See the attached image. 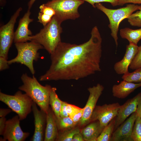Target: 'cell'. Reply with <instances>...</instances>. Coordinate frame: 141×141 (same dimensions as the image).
<instances>
[{"mask_svg":"<svg viewBox=\"0 0 141 141\" xmlns=\"http://www.w3.org/2000/svg\"><path fill=\"white\" fill-rule=\"evenodd\" d=\"M87 41L80 44L62 42L50 55L51 64L41 81L78 80L100 72L102 39L97 27Z\"/></svg>","mask_w":141,"mask_h":141,"instance_id":"1","label":"cell"},{"mask_svg":"<svg viewBox=\"0 0 141 141\" xmlns=\"http://www.w3.org/2000/svg\"><path fill=\"white\" fill-rule=\"evenodd\" d=\"M104 89V86L99 84L88 89L89 95L86 103L83 108V116L79 122L80 126H83L89 122L97 102Z\"/></svg>","mask_w":141,"mask_h":141,"instance_id":"11","label":"cell"},{"mask_svg":"<svg viewBox=\"0 0 141 141\" xmlns=\"http://www.w3.org/2000/svg\"><path fill=\"white\" fill-rule=\"evenodd\" d=\"M141 4V0H118V5L122 6L127 3Z\"/></svg>","mask_w":141,"mask_h":141,"instance_id":"36","label":"cell"},{"mask_svg":"<svg viewBox=\"0 0 141 141\" xmlns=\"http://www.w3.org/2000/svg\"><path fill=\"white\" fill-rule=\"evenodd\" d=\"M20 120L18 115L6 120L3 138H0V141H24L26 140L30 133L22 131L20 125Z\"/></svg>","mask_w":141,"mask_h":141,"instance_id":"10","label":"cell"},{"mask_svg":"<svg viewBox=\"0 0 141 141\" xmlns=\"http://www.w3.org/2000/svg\"><path fill=\"white\" fill-rule=\"evenodd\" d=\"M36 0H30L28 4V9L30 10Z\"/></svg>","mask_w":141,"mask_h":141,"instance_id":"41","label":"cell"},{"mask_svg":"<svg viewBox=\"0 0 141 141\" xmlns=\"http://www.w3.org/2000/svg\"><path fill=\"white\" fill-rule=\"evenodd\" d=\"M36 104L33 102L32 106L34 118V131L31 139L32 141H44L46 125V113L40 109L39 110Z\"/></svg>","mask_w":141,"mask_h":141,"instance_id":"12","label":"cell"},{"mask_svg":"<svg viewBox=\"0 0 141 141\" xmlns=\"http://www.w3.org/2000/svg\"><path fill=\"white\" fill-rule=\"evenodd\" d=\"M141 97V92L133 98L128 99L123 104L120 105L116 117L114 131L130 115L136 112Z\"/></svg>","mask_w":141,"mask_h":141,"instance_id":"14","label":"cell"},{"mask_svg":"<svg viewBox=\"0 0 141 141\" xmlns=\"http://www.w3.org/2000/svg\"><path fill=\"white\" fill-rule=\"evenodd\" d=\"M130 24L133 26L141 27V8L127 18Z\"/></svg>","mask_w":141,"mask_h":141,"instance_id":"27","label":"cell"},{"mask_svg":"<svg viewBox=\"0 0 141 141\" xmlns=\"http://www.w3.org/2000/svg\"><path fill=\"white\" fill-rule=\"evenodd\" d=\"M90 3L94 8H96L95 4L101 2L109 3L114 7L118 5V0H82Z\"/></svg>","mask_w":141,"mask_h":141,"instance_id":"30","label":"cell"},{"mask_svg":"<svg viewBox=\"0 0 141 141\" xmlns=\"http://www.w3.org/2000/svg\"><path fill=\"white\" fill-rule=\"evenodd\" d=\"M131 138L133 141H141V119L138 116L134 123Z\"/></svg>","mask_w":141,"mask_h":141,"instance_id":"26","label":"cell"},{"mask_svg":"<svg viewBox=\"0 0 141 141\" xmlns=\"http://www.w3.org/2000/svg\"><path fill=\"white\" fill-rule=\"evenodd\" d=\"M31 12L30 9L28 10L23 17L19 20L18 27L15 32L14 42L22 43L30 41V37L32 33L29 29L30 23L33 19L30 18Z\"/></svg>","mask_w":141,"mask_h":141,"instance_id":"15","label":"cell"},{"mask_svg":"<svg viewBox=\"0 0 141 141\" xmlns=\"http://www.w3.org/2000/svg\"><path fill=\"white\" fill-rule=\"evenodd\" d=\"M136 112L137 116L139 117L141 119V97L138 104Z\"/></svg>","mask_w":141,"mask_h":141,"instance_id":"40","label":"cell"},{"mask_svg":"<svg viewBox=\"0 0 141 141\" xmlns=\"http://www.w3.org/2000/svg\"><path fill=\"white\" fill-rule=\"evenodd\" d=\"M84 108H79L77 111L69 116L75 125L79 122L83 115Z\"/></svg>","mask_w":141,"mask_h":141,"instance_id":"32","label":"cell"},{"mask_svg":"<svg viewBox=\"0 0 141 141\" xmlns=\"http://www.w3.org/2000/svg\"><path fill=\"white\" fill-rule=\"evenodd\" d=\"M116 117L105 126L98 137L97 141H110L114 130Z\"/></svg>","mask_w":141,"mask_h":141,"instance_id":"22","label":"cell"},{"mask_svg":"<svg viewBox=\"0 0 141 141\" xmlns=\"http://www.w3.org/2000/svg\"><path fill=\"white\" fill-rule=\"evenodd\" d=\"M137 116L136 112L132 114L113 131L111 141H133L131 135Z\"/></svg>","mask_w":141,"mask_h":141,"instance_id":"13","label":"cell"},{"mask_svg":"<svg viewBox=\"0 0 141 141\" xmlns=\"http://www.w3.org/2000/svg\"><path fill=\"white\" fill-rule=\"evenodd\" d=\"M12 111L10 108H2L0 109V117H5Z\"/></svg>","mask_w":141,"mask_h":141,"instance_id":"38","label":"cell"},{"mask_svg":"<svg viewBox=\"0 0 141 141\" xmlns=\"http://www.w3.org/2000/svg\"><path fill=\"white\" fill-rule=\"evenodd\" d=\"M22 10L21 7L19 8L8 23L0 28V56L7 59L9 51L14 41L15 25Z\"/></svg>","mask_w":141,"mask_h":141,"instance_id":"8","label":"cell"},{"mask_svg":"<svg viewBox=\"0 0 141 141\" xmlns=\"http://www.w3.org/2000/svg\"><path fill=\"white\" fill-rule=\"evenodd\" d=\"M61 22L55 15L50 21L44 26L39 32L31 36L30 41L42 45L51 55L61 42V34L62 31Z\"/></svg>","mask_w":141,"mask_h":141,"instance_id":"3","label":"cell"},{"mask_svg":"<svg viewBox=\"0 0 141 141\" xmlns=\"http://www.w3.org/2000/svg\"><path fill=\"white\" fill-rule=\"evenodd\" d=\"M141 87V83H135L123 80L112 88L113 96L120 99H124L137 89Z\"/></svg>","mask_w":141,"mask_h":141,"instance_id":"17","label":"cell"},{"mask_svg":"<svg viewBox=\"0 0 141 141\" xmlns=\"http://www.w3.org/2000/svg\"><path fill=\"white\" fill-rule=\"evenodd\" d=\"M9 65L7 59L3 57L0 56V70L1 71L8 68Z\"/></svg>","mask_w":141,"mask_h":141,"instance_id":"34","label":"cell"},{"mask_svg":"<svg viewBox=\"0 0 141 141\" xmlns=\"http://www.w3.org/2000/svg\"><path fill=\"white\" fill-rule=\"evenodd\" d=\"M5 117H0V135H3L5 127L6 121Z\"/></svg>","mask_w":141,"mask_h":141,"instance_id":"37","label":"cell"},{"mask_svg":"<svg viewBox=\"0 0 141 141\" xmlns=\"http://www.w3.org/2000/svg\"><path fill=\"white\" fill-rule=\"evenodd\" d=\"M133 72L123 75L122 79L127 81L135 83H141V67L138 68Z\"/></svg>","mask_w":141,"mask_h":141,"instance_id":"23","label":"cell"},{"mask_svg":"<svg viewBox=\"0 0 141 141\" xmlns=\"http://www.w3.org/2000/svg\"><path fill=\"white\" fill-rule=\"evenodd\" d=\"M56 121L58 129L62 130L73 127L76 125L71 118L68 116L65 117H56Z\"/></svg>","mask_w":141,"mask_h":141,"instance_id":"24","label":"cell"},{"mask_svg":"<svg viewBox=\"0 0 141 141\" xmlns=\"http://www.w3.org/2000/svg\"><path fill=\"white\" fill-rule=\"evenodd\" d=\"M58 129L56 117L52 109L49 107L46 113V125L44 141L56 140L58 134Z\"/></svg>","mask_w":141,"mask_h":141,"instance_id":"18","label":"cell"},{"mask_svg":"<svg viewBox=\"0 0 141 141\" xmlns=\"http://www.w3.org/2000/svg\"><path fill=\"white\" fill-rule=\"evenodd\" d=\"M84 141L85 140L80 132L75 134L74 135L72 140V141Z\"/></svg>","mask_w":141,"mask_h":141,"instance_id":"39","label":"cell"},{"mask_svg":"<svg viewBox=\"0 0 141 141\" xmlns=\"http://www.w3.org/2000/svg\"><path fill=\"white\" fill-rule=\"evenodd\" d=\"M39 8L40 12L46 14L52 17L55 14V12L53 9L46 5L44 4L41 5Z\"/></svg>","mask_w":141,"mask_h":141,"instance_id":"31","label":"cell"},{"mask_svg":"<svg viewBox=\"0 0 141 141\" xmlns=\"http://www.w3.org/2000/svg\"><path fill=\"white\" fill-rule=\"evenodd\" d=\"M141 67V45L139 46L138 51L130 64L129 68L135 70Z\"/></svg>","mask_w":141,"mask_h":141,"instance_id":"28","label":"cell"},{"mask_svg":"<svg viewBox=\"0 0 141 141\" xmlns=\"http://www.w3.org/2000/svg\"><path fill=\"white\" fill-rule=\"evenodd\" d=\"M79 108L74 105L67 103V110L69 116H70L78 110Z\"/></svg>","mask_w":141,"mask_h":141,"instance_id":"35","label":"cell"},{"mask_svg":"<svg viewBox=\"0 0 141 141\" xmlns=\"http://www.w3.org/2000/svg\"><path fill=\"white\" fill-rule=\"evenodd\" d=\"M104 127L101 126L98 121L97 120L89 124L80 132L85 141H97Z\"/></svg>","mask_w":141,"mask_h":141,"instance_id":"19","label":"cell"},{"mask_svg":"<svg viewBox=\"0 0 141 141\" xmlns=\"http://www.w3.org/2000/svg\"><path fill=\"white\" fill-rule=\"evenodd\" d=\"M120 35L124 39L127 40L129 43L136 45L141 39V28L133 30L129 28H125L120 30Z\"/></svg>","mask_w":141,"mask_h":141,"instance_id":"20","label":"cell"},{"mask_svg":"<svg viewBox=\"0 0 141 141\" xmlns=\"http://www.w3.org/2000/svg\"><path fill=\"white\" fill-rule=\"evenodd\" d=\"M21 79L23 84L19 87V89L24 92L40 109L47 113L49 107V97L52 87L48 85H42L34 75L31 77L26 73L22 75Z\"/></svg>","mask_w":141,"mask_h":141,"instance_id":"2","label":"cell"},{"mask_svg":"<svg viewBox=\"0 0 141 141\" xmlns=\"http://www.w3.org/2000/svg\"><path fill=\"white\" fill-rule=\"evenodd\" d=\"M52 17L49 15L39 12L38 16V21L44 26L50 21Z\"/></svg>","mask_w":141,"mask_h":141,"instance_id":"29","label":"cell"},{"mask_svg":"<svg viewBox=\"0 0 141 141\" xmlns=\"http://www.w3.org/2000/svg\"><path fill=\"white\" fill-rule=\"evenodd\" d=\"M138 47L131 43L127 45L123 57L114 64V69L117 74L123 75L129 72L128 68L138 51Z\"/></svg>","mask_w":141,"mask_h":141,"instance_id":"16","label":"cell"},{"mask_svg":"<svg viewBox=\"0 0 141 141\" xmlns=\"http://www.w3.org/2000/svg\"><path fill=\"white\" fill-rule=\"evenodd\" d=\"M15 46L17 51V55L14 58L8 61V64L16 63L24 65L34 75L35 71L33 62L37 61L40 58L38 51L44 49L43 47L39 44L32 41L15 43Z\"/></svg>","mask_w":141,"mask_h":141,"instance_id":"5","label":"cell"},{"mask_svg":"<svg viewBox=\"0 0 141 141\" xmlns=\"http://www.w3.org/2000/svg\"><path fill=\"white\" fill-rule=\"evenodd\" d=\"M95 6L108 17L109 21L108 27L111 30V34L117 47L118 45V33L120 23L124 19H127L134 12L139 10L141 8V5L129 4L125 7L116 9L108 8L100 3L96 4Z\"/></svg>","mask_w":141,"mask_h":141,"instance_id":"4","label":"cell"},{"mask_svg":"<svg viewBox=\"0 0 141 141\" xmlns=\"http://www.w3.org/2000/svg\"><path fill=\"white\" fill-rule=\"evenodd\" d=\"M0 101L7 105L19 116L20 120L25 119L32 111L33 101L26 93L20 91L13 95L0 92Z\"/></svg>","mask_w":141,"mask_h":141,"instance_id":"6","label":"cell"},{"mask_svg":"<svg viewBox=\"0 0 141 141\" xmlns=\"http://www.w3.org/2000/svg\"><path fill=\"white\" fill-rule=\"evenodd\" d=\"M80 130L78 127H76L63 132L58 134L56 140L59 141H72L74 135L80 132Z\"/></svg>","mask_w":141,"mask_h":141,"instance_id":"25","label":"cell"},{"mask_svg":"<svg viewBox=\"0 0 141 141\" xmlns=\"http://www.w3.org/2000/svg\"><path fill=\"white\" fill-rule=\"evenodd\" d=\"M67 103L62 101L60 110V115L61 117H65L69 116L67 110Z\"/></svg>","mask_w":141,"mask_h":141,"instance_id":"33","label":"cell"},{"mask_svg":"<svg viewBox=\"0 0 141 141\" xmlns=\"http://www.w3.org/2000/svg\"><path fill=\"white\" fill-rule=\"evenodd\" d=\"M120 106L118 102L102 106H96L89 122L98 121L101 126L105 127L117 115Z\"/></svg>","mask_w":141,"mask_h":141,"instance_id":"9","label":"cell"},{"mask_svg":"<svg viewBox=\"0 0 141 141\" xmlns=\"http://www.w3.org/2000/svg\"><path fill=\"white\" fill-rule=\"evenodd\" d=\"M56 89L52 87L50 93L49 104L57 118H59L60 110L62 101L58 98L56 93Z\"/></svg>","mask_w":141,"mask_h":141,"instance_id":"21","label":"cell"},{"mask_svg":"<svg viewBox=\"0 0 141 141\" xmlns=\"http://www.w3.org/2000/svg\"><path fill=\"white\" fill-rule=\"evenodd\" d=\"M84 2L82 0H51L44 4L54 10L55 15L62 22L79 18L78 9Z\"/></svg>","mask_w":141,"mask_h":141,"instance_id":"7","label":"cell"}]
</instances>
